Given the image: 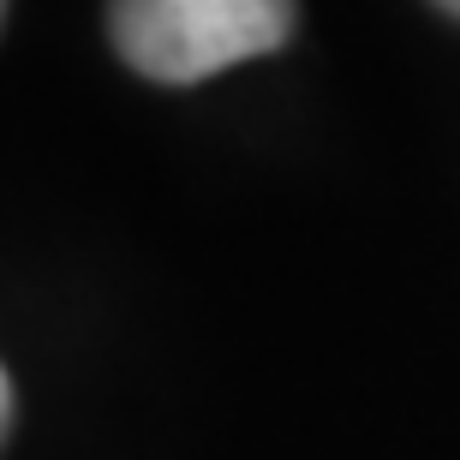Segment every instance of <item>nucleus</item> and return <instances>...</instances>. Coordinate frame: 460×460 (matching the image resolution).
<instances>
[{"label": "nucleus", "mask_w": 460, "mask_h": 460, "mask_svg": "<svg viewBox=\"0 0 460 460\" xmlns=\"http://www.w3.org/2000/svg\"><path fill=\"white\" fill-rule=\"evenodd\" d=\"M6 419H13V383H6V371H0V437H6Z\"/></svg>", "instance_id": "f03ea898"}, {"label": "nucleus", "mask_w": 460, "mask_h": 460, "mask_svg": "<svg viewBox=\"0 0 460 460\" xmlns=\"http://www.w3.org/2000/svg\"><path fill=\"white\" fill-rule=\"evenodd\" d=\"M437 6H443V13H455V18H460V0H437Z\"/></svg>", "instance_id": "7ed1b4c3"}, {"label": "nucleus", "mask_w": 460, "mask_h": 460, "mask_svg": "<svg viewBox=\"0 0 460 460\" xmlns=\"http://www.w3.org/2000/svg\"><path fill=\"white\" fill-rule=\"evenodd\" d=\"M119 60L155 84H198L293 36V0H108Z\"/></svg>", "instance_id": "f257e3e1"}]
</instances>
